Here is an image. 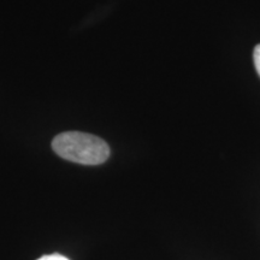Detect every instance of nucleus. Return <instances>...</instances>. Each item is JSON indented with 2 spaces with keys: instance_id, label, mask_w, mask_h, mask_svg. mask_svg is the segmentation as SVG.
Segmentation results:
<instances>
[{
  "instance_id": "f257e3e1",
  "label": "nucleus",
  "mask_w": 260,
  "mask_h": 260,
  "mask_svg": "<svg viewBox=\"0 0 260 260\" xmlns=\"http://www.w3.org/2000/svg\"><path fill=\"white\" fill-rule=\"evenodd\" d=\"M52 148L59 157L83 165H99L110 155L109 145L98 136L80 132H67L57 135Z\"/></svg>"
},
{
  "instance_id": "f03ea898",
  "label": "nucleus",
  "mask_w": 260,
  "mask_h": 260,
  "mask_svg": "<svg viewBox=\"0 0 260 260\" xmlns=\"http://www.w3.org/2000/svg\"><path fill=\"white\" fill-rule=\"evenodd\" d=\"M253 58H254V65L255 69L258 71L259 76H260V44L256 45L254 48V53H253Z\"/></svg>"
},
{
  "instance_id": "7ed1b4c3",
  "label": "nucleus",
  "mask_w": 260,
  "mask_h": 260,
  "mask_svg": "<svg viewBox=\"0 0 260 260\" xmlns=\"http://www.w3.org/2000/svg\"><path fill=\"white\" fill-rule=\"evenodd\" d=\"M38 260H69L68 258H65L64 255H60L56 253V254H48V255H44L41 258H39Z\"/></svg>"
}]
</instances>
